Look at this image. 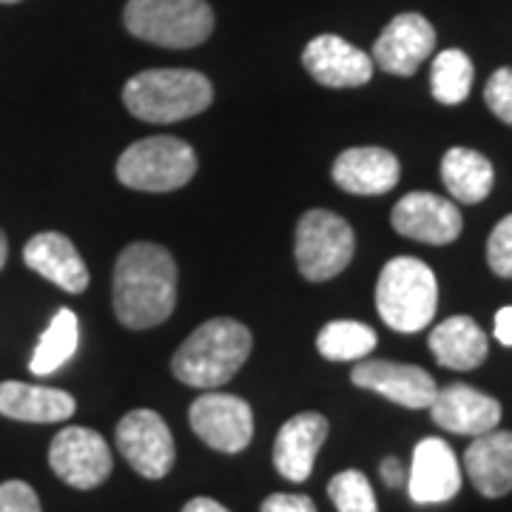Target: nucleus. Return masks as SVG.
Instances as JSON below:
<instances>
[{
	"label": "nucleus",
	"instance_id": "obj_1",
	"mask_svg": "<svg viewBox=\"0 0 512 512\" xmlns=\"http://www.w3.org/2000/svg\"><path fill=\"white\" fill-rule=\"evenodd\" d=\"M111 308L128 330L163 325L177 308V262L157 242H131L111 274Z\"/></svg>",
	"mask_w": 512,
	"mask_h": 512
},
{
	"label": "nucleus",
	"instance_id": "obj_2",
	"mask_svg": "<svg viewBox=\"0 0 512 512\" xmlns=\"http://www.w3.org/2000/svg\"><path fill=\"white\" fill-rule=\"evenodd\" d=\"M254 348L251 330L237 319L217 316L202 322L171 359V373L188 387L214 390L231 382Z\"/></svg>",
	"mask_w": 512,
	"mask_h": 512
},
{
	"label": "nucleus",
	"instance_id": "obj_3",
	"mask_svg": "<svg viewBox=\"0 0 512 512\" xmlns=\"http://www.w3.org/2000/svg\"><path fill=\"white\" fill-rule=\"evenodd\" d=\"M123 103L143 123H180L214 103V86L191 69H148L128 80Z\"/></svg>",
	"mask_w": 512,
	"mask_h": 512
},
{
	"label": "nucleus",
	"instance_id": "obj_4",
	"mask_svg": "<svg viewBox=\"0 0 512 512\" xmlns=\"http://www.w3.org/2000/svg\"><path fill=\"white\" fill-rule=\"evenodd\" d=\"M439 308V282L430 265L416 256L390 259L376 282V311L387 328L399 333L424 330Z\"/></svg>",
	"mask_w": 512,
	"mask_h": 512
},
{
	"label": "nucleus",
	"instance_id": "obj_5",
	"mask_svg": "<svg viewBox=\"0 0 512 512\" xmlns=\"http://www.w3.org/2000/svg\"><path fill=\"white\" fill-rule=\"evenodd\" d=\"M123 23L137 40L194 49L214 32V12L205 0H128Z\"/></svg>",
	"mask_w": 512,
	"mask_h": 512
},
{
	"label": "nucleus",
	"instance_id": "obj_6",
	"mask_svg": "<svg viewBox=\"0 0 512 512\" xmlns=\"http://www.w3.org/2000/svg\"><path fill=\"white\" fill-rule=\"evenodd\" d=\"M197 154L180 137H146L137 140L117 160V180L131 191L168 194L194 180Z\"/></svg>",
	"mask_w": 512,
	"mask_h": 512
},
{
	"label": "nucleus",
	"instance_id": "obj_7",
	"mask_svg": "<svg viewBox=\"0 0 512 512\" xmlns=\"http://www.w3.org/2000/svg\"><path fill=\"white\" fill-rule=\"evenodd\" d=\"M356 237L348 220L339 214L313 208L296 225V268L308 282H328L339 276L353 259Z\"/></svg>",
	"mask_w": 512,
	"mask_h": 512
},
{
	"label": "nucleus",
	"instance_id": "obj_8",
	"mask_svg": "<svg viewBox=\"0 0 512 512\" xmlns=\"http://www.w3.org/2000/svg\"><path fill=\"white\" fill-rule=\"evenodd\" d=\"M49 467L74 490H94L109 481L114 456L100 433L89 427H63L49 444Z\"/></svg>",
	"mask_w": 512,
	"mask_h": 512
},
{
	"label": "nucleus",
	"instance_id": "obj_9",
	"mask_svg": "<svg viewBox=\"0 0 512 512\" xmlns=\"http://www.w3.org/2000/svg\"><path fill=\"white\" fill-rule=\"evenodd\" d=\"M114 436H117L120 456L131 464L134 473H140L148 481H160L171 473L177 461V447L160 413L131 410L120 419Z\"/></svg>",
	"mask_w": 512,
	"mask_h": 512
},
{
	"label": "nucleus",
	"instance_id": "obj_10",
	"mask_svg": "<svg viewBox=\"0 0 512 512\" xmlns=\"http://www.w3.org/2000/svg\"><path fill=\"white\" fill-rule=\"evenodd\" d=\"M188 421L191 430L220 453H242L254 439V410L239 396L208 390L194 399Z\"/></svg>",
	"mask_w": 512,
	"mask_h": 512
},
{
	"label": "nucleus",
	"instance_id": "obj_11",
	"mask_svg": "<svg viewBox=\"0 0 512 512\" xmlns=\"http://www.w3.org/2000/svg\"><path fill=\"white\" fill-rule=\"evenodd\" d=\"M436 49V29L419 12L396 15L373 46V66L396 77H410Z\"/></svg>",
	"mask_w": 512,
	"mask_h": 512
},
{
	"label": "nucleus",
	"instance_id": "obj_12",
	"mask_svg": "<svg viewBox=\"0 0 512 512\" xmlns=\"http://www.w3.org/2000/svg\"><path fill=\"white\" fill-rule=\"evenodd\" d=\"M393 228L407 239H416L424 245H450L456 242L464 220L453 200H444L430 191H410L396 202L390 214Z\"/></svg>",
	"mask_w": 512,
	"mask_h": 512
},
{
	"label": "nucleus",
	"instance_id": "obj_13",
	"mask_svg": "<svg viewBox=\"0 0 512 512\" xmlns=\"http://www.w3.org/2000/svg\"><path fill=\"white\" fill-rule=\"evenodd\" d=\"M350 382L362 390L379 393L387 402L402 404L410 410L430 407L439 387L436 379L416 365H402V362H382V359H365L353 367Z\"/></svg>",
	"mask_w": 512,
	"mask_h": 512
},
{
	"label": "nucleus",
	"instance_id": "obj_14",
	"mask_svg": "<svg viewBox=\"0 0 512 512\" xmlns=\"http://www.w3.org/2000/svg\"><path fill=\"white\" fill-rule=\"evenodd\" d=\"M302 66L328 89H359L373 77V57L339 35L313 37L302 52Z\"/></svg>",
	"mask_w": 512,
	"mask_h": 512
},
{
	"label": "nucleus",
	"instance_id": "obj_15",
	"mask_svg": "<svg viewBox=\"0 0 512 512\" xmlns=\"http://www.w3.org/2000/svg\"><path fill=\"white\" fill-rule=\"evenodd\" d=\"M461 490V467L453 447L441 439H421L407 470V493L416 504H444Z\"/></svg>",
	"mask_w": 512,
	"mask_h": 512
},
{
	"label": "nucleus",
	"instance_id": "obj_16",
	"mask_svg": "<svg viewBox=\"0 0 512 512\" xmlns=\"http://www.w3.org/2000/svg\"><path fill=\"white\" fill-rule=\"evenodd\" d=\"M427 410L441 430L456 433V436H473V439L495 430L501 421L498 399L470 384H447L436 393V399Z\"/></svg>",
	"mask_w": 512,
	"mask_h": 512
},
{
	"label": "nucleus",
	"instance_id": "obj_17",
	"mask_svg": "<svg viewBox=\"0 0 512 512\" xmlns=\"http://www.w3.org/2000/svg\"><path fill=\"white\" fill-rule=\"evenodd\" d=\"M333 183L348 194L359 197H382L393 191L402 177V165L393 151L379 146L348 148L333 163Z\"/></svg>",
	"mask_w": 512,
	"mask_h": 512
},
{
	"label": "nucleus",
	"instance_id": "obj_18",
	"mask_svg": "<svg viewBox=\"0 0 512 512\" xmlns=\"http://www.w3.org/2000/svg\"><path fill=\"white\" fill-rule=\"evenodd\" d=\"M328 430V419L322 413H299L285 421L274 441L276 473L293 484L308 481L316 456L328 439Z\"/></svg>",
	"mask_w": 512,
	"mask_h": 512
},
{
	"label": "nucleus",
	"instance_id": "obj_19",
	"mask_svg": "<svg viewBox=\"0 0 512 512\" xmlns=\"http://www.w3.org/2000/svg\"><path fill=\"white\" fill-rule=\"evenodd\" d=\"M23 262L60 291L83 293L89 288V268L83 256L74 248L72 239L57 231H43L29 239L23 248Z\"/></svg>",
	"mask_w": 512,
	"mask_h": 512
},
{
	"label": "nucleus",
	"instance_id": "obj_20",
	"mask_svg": "<svg viewBox=\"0 0 512 512\" xmlns=\"http://www.w3.org/2000/svg\"><path fill=\"white\" fill-rule=\"evenodd\" d=\"M464 470L484 498H504L512 493V433L490 430L476 436L464 453Z\"/></svg>",
	"mask_w": 512,
	"mask_h": 512
},
{
	"label": "nucleus",
	"instance_id": "obj_21",
	"mask_svg": "<svg viewBox=\"0 0 512 512\" xmlns=\"http://www.w3.org/2000/svg\"><path fill=\"white\" fill-rule=\"evenodd\" d=\"M77 402L66 390L26 382H0V416L29 424H55L72 419Z\"/></svg>",
	"mask_w": 512,
	"mask_h": 512
},
{
	"label": "nucleus",
	"instance_id": "obj_22",
	"mask_svg": "<svg viewBox=\"0 0 512 512\" xmlns=\"http://www.w3.org/2000/svg\"><path fill=\"white\" fill-rule=\"evenodd\" d=\"M430 350L441 367L476 370L487 359V336L470 316H450L430 330Z\"/></svg>",
	"mask_w": 512,
	"mask_h": 512
},
{
	"label": "nucleus",
	"instance_id": "obj_23",
	"mask_svg": "<svg viewBox=\"0 0 512 512\" xmlns=\"http://www.w3.org/2000/svg\"><path fill=\"white\" fill-rule=\"evenodd\" d=\"M441 180L447 185V191L453 194V200L464 205H476L487 200L495 183L493 163L478 154L473 148L456 146L450 148L441 160Z\"/></svg>",
	"mask_w": 512,
	"mask_h": 512
},
{
	"label": "nucleus",
	"instance_id": "obj_24",
	"mask_svg": "<svg viewBox=\"0 0 512 512\" xmlns=\"http://www.w3.org/2000/svg\"><path fill=\"white\" fill-rule=\"evenodd\" d=\"M77 342H80L77 313L69 311V308H60L55 313V319L49 322V328L43 330L35 353H32L29 370L35 376H52L77 353Z\"/></svg>",
	"mask_w": 512,
	"mask_h": 512
},
{
	"label": "nucleus",
	"instance_id": "obj_25",
	"mask_svg": "<svg viewBox=\"0 0 512 512\" xmlns=\"http://www.w3.org/2000/svg\"><path fill=\"white\" fill-rule=\"evenodd\" d=\"M376 342V330L353 319L328 322L316 336V348L328 362H362L367 353L376 350Z\"/></svg>",
	"mask_w": 512,
	"mask_h": 512
},
{
	"label": "nucleus",
	"instance_id": "obj_26",
	"mask_svg": "<svg viewBox=\"0 0 512 512\" xmlns=\"http://www.w3.org/2000/svg\"><path fill=\"white\" fill-rule=\"evenodd\" d=\"M473 60L464 55L461 49H447L441 55L433 57V69H430V92L444 106H458L470 97L473 89Z\"/></svg>",
	"mask_w": 512,
	"mask_h": 512
},
{
	"label": "nucleus",
	"instance_id": "obj_27",
	"mask_svg": "<svg viewBox=\"0 0 512 512\" xmlns=\"http://www.w3.org/2000/svg\"><path fill=\"white\" fill-rule=\"evenodd\" d=\"M328 495L336 512H379L376 493H373L365 473H359V470H345V473L330 478Z\"/></svg>",
	"mask_w": 512,
	"mask_h": 512
},
{
	"label": "nucleus",
	"instance_id": "obj_28",
	"mask_svg": "<svg viewBox=\"0 0 512 512\" xmlns=\"http://www.w3.org/2000/svg\"><path fill=\"white\" fill-rule=\"evenodd\" d=\"M487 262L493 274L512 279V214L498 222L487 239Z\"/></svg>",
	"mask_w": 512,
	"mask_h": 512
},
{
	"label": "nucleus",
	"instance_id": "obj_29",
	"mask_svg": "<svg viewBox=\"0 0 512 512\" xmlns=\"http://www.w3.org/2000/svg\"><path fill=\"white\" fill-rule=\"evenodd\" d=\"M484 103L501 123L512 126V69H498L484 86Z\"/></svg>",
	"mask_w": 512,
	"mask_h": 512
},
{
	"label": "nucleus",
	"instance_id": "obj_30",
	"mask_svg": "<svg viewBox=\"0 0 512 512\" xmlns=\"http://www.w3.org/2000/svg\"><path fill=\"white\" fill-rule=\"evenodd\" d=\"M0 512H43L40 498L26 481H3L0 484Z\"/></svg>",
	"mask_w": 512,
	"mask_h": 512
},
{
	"label": "nucleus",
	"instance_id": "obj_31",
	"mask_svg": "<svg viewBox=\"0 0 512 512\" xmlns=\"http://www.w3.org/2000/svg\"><path fill=\"white\" fill-rule=\"evenodd\" d=\"M259 512H316L311 495L299 493H274L262 501Z\"/></svg>",
	"mask_w": 512,
	"mask_h": 512
},
{
	"label": "nucleus",
	"instance_id": "obj_32",
	"mask_svg": "<svg viewBox=\"0 0 512 512\" xmlns=\"http://www.w3.org/2000/svg\"><path fill=\"white\" fill-rule=\"evenodd\" d=\"M379 473H382V481L390 487V490H399L407 484V470H404V464L399 458H384L382 467H379Z\"/></svg>",
	"mask_w": 512,
	"mask_h": 512
},
{
	"label": "nucleus",
	"instance_id": "obj_33",
	"mask_svg": "<svg viewBox=\"0 0 512 512\" xmlns=\"http://www.w3.org/2000/svg\"><path fill=\"white\" fill-rule=\"evenodd\" d=\"M495 339L504 345V348H512V305L501 308L495 313Z\"/></svg>",
	"mask_w": 512,
	"mask_h": 512
},
{
	"label": "nucleus",
	"instance_id": "obj_34",
	"mask_svg": "<svg viewBox=\"0 0 512 512\" xmlns=\"http://www.w3.org/2000/svg\"><path fill=\"white\" fill-rule=\"evenodd\" d=\"M183 512H231V510H228V507H222L220 501H214V498H205V495H200V498H191V501L183 507Z\"/></svg>",
	"mask_w": 512,
	"mask_h": 512
},
{
	"label": "nucleus",
	"instance_id": "obj_35",
	"mask_svg": "<svg viewBox=\"0 0 512 512\" xmlns=\"http://www.w3.org/2000/svg\"><path fill=\"white\" fill-rule=\"evenodd\" d=\"M6 259H9V242H6V234L0 231V271L6 265Z\"/></svg>",
	"mask_w": 512,
	"mask_h": 512
},
{
	"label": "nucleus",
	"instance_id": "obj_36",
	"mask_svg": "<svg viewBox=\"0 0 512 512\" xmlns=\"http://www.w3.org/2000/svg\"><path fill=\"white\" fill-rule=\"evenodd\" d=\"M0 3H20V0H0Z\"/></svg>",
	"mask_w": 512,
	"mask_h": 512
}]
</instances>
